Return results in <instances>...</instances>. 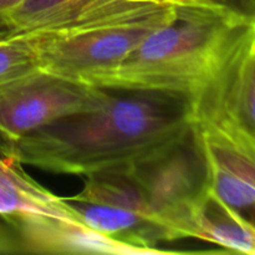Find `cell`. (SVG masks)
<instances>
[{
	"label": "cell",
	"instance_id": "cell-5",
	"mask_svg": "<svg viewBox=\"0 0 255 255\" xmlns=\"http://www.w3.org/2000/svg\"><path fill=\"white\" fill-rule=\"evenodd\" d=\"M129 169L167 241L192 238L194 209L206 192L207 182L191 134Z\"/></svg>",
	"mask_w": 255,
	"mask_h": 255
},
{
	"label": "cell",
	"instance_id": "cell-11",
	"mask_svg": "<svg viewBox=\"0 0 255 255\" xmlns=\"http://www.w3.org/2000/svg\"><path fill=\"white\" fill-rule=\"evenodd\" d=\"M39 70V55L29 34L0 37V85Z\"/></svg>",
	"mask_w": 255,
	"mask_h": 255
},
{
	"label": "cell",
	"instance_id": "cell-3",
	"mask_svg": "<svg viewBox=\"0 0 255 255\" xmlns=\"http://www.w3.org/2000/svg\"><path fill=\"white\" fill-rule=\"evenodd\" d=\"M176 15L166 2L128 21L112 22L70 32H25L35 45L40 70L91 86L94 80L121 64L156 27Z\"/></svg>",
	"mask_w": 255,
	"mask_h": 255
},
{
	"label": "cell",
	"instance_id": "cell-10",
	"mask_svg": "<svg viewBox=\"0 0 255 255\" xmlns=\"http://www.w3.org/2000/svg\"><path fill=\"white\" fill-rule=\"evenodd\" d=\"M192 238L232 253L255 255V222L206 188L193 213Z\"/></svg>",
	"mask_w": 255,
	"mask_h": 255
},
{
	"label": "cell",
	"instance_id": "cell-17",
	"mask_svg": "<svg viewBox=\"0 0 255 255\" xmlns=\"http://www.w3.org/2000/svg\"><path fill=\"white\" fill-rule=\"evenodd\" d=\"M174 1H176V0H174Z\"/></svg>",
	"mask_w": 255,
	"mask_h": 255
},
{
	"label": "cell",
	"instance_id": "cell-1",
	"mask_svg": "<svg viewBox=\"0 0 255 255\" xmlns=\"http://www.w3.org/2000/svg\"><path fill=\"white\" fill-rule=\"evenodd\" d=\"M193 106L163 92L112 91L104 105L2 142L22 164L89 177L138 164L191 134Z\"/></svg>",
	"mask_w": 255,
	"mask_h": 255
},
{
	"label": "cell",
	"instance_id": "cell-2",
	"mask_svg": "<svg viewBox=\"0 0 255 255\" xmlns=\"http://www.w3.org/2000/svg\"><path fill=\"white\" fill-rule=\"evenodd\" d=\"M176 4V15L156 27L91 86L112 91L176 95L193 106L209 89L253 25L223 12Z\"/></svg>",
	"mask_w": 255,
	"mask_h": 255
},
{
	"label": "cell",
	"instance_id": "cell-15",
	"mask_svg": "<svg viewBox=\"0 0 255 255\" xmlns=\"http://www.w3.org/2000/svg\"><path fill=\"white\" fill-rule=\"evenodd\" d=\"M22 0H0V14L12 9V7L16 6Z\"/></svg>",
	"mask_w": 255,
	"mask_h": 255
},
{
	"label": "cell",
	"instance_id": "cell-13",
	"mask_svg": "<svg viewBox=\"0 0 255 255\" xmlns=\"http://www.w3.org/2000/svg\"><path fill=\"white\" fill-rule=\"evenodd\" d=\"M174 2L207 7L244 24L255 25V0H176Z\"/></svg>",
	"mask_w": 255,
	"mask_h": 255
},
{
	"label": "cell",
	"instance_id": "cell-4",
	"mask_svg": "<svg viewBox=\"0 0 255 255\" xmlns=\"http://www.w3.org/2000/svg\"><path fill=\"white\" fill-rule=\"evenodd\" d=\"M65 198L82 223L105 236L142 249L147 255L179 253L157 247L168 241L129 167L86 177L81 191Z\"/></svg>",
	"mask_w": 255,
	"mask_h": 255
},
{
	"label": "cell",
	"instance_id": "cell-7",
	"mask_svg": "<svg viewBox=\"0 0 255 255\" xmlns=\"http://www.w3.org/2000/svg\"><path fill=\"white\" fill-rule=\"evenodd\" d=\"M191 136L203 162L207 189L255 222V154L196 114Z\"/></svg>",
	"mask_w": 255,
	"mask_h": 255
},
{
	"label": "cell",
	"instance_id": "cell-9",
	"mask_svg": "<svg viewBox=\"0 0 255 255\" xmlns=\"http://www.w3.org/2000/svg\"><path fill=\"white\" fill-rule=\"evenodd\" d=\"M32 216L82 223L72 204L30 177L0 141V218L11 226L17 219Z\"/></svg>",
	"mask_w": 255,
	"mask_h": 255
},
{
	"label": "cell",
	"instance_id": "cell-14",
	"mask_svg": "<svg viewBox=\"0 0 255 255\" xmlns=\"http://www.w3.org/2000/svg\"><path fill=\"white\" fill-rule=\"evenodd\" d=\"M22 254L19 237L14 229L0 218V255Z\"/></svg>",
	"mask_w": 255,
	"mask_h": 255
},
{
	"label": "cell",
	"instance_id": "cell-8",
	"mask_svg": "<svg viewBox=\"0 0 255 255\" xmlns=\"http://www.w3.org/2000/svg\"><path fill=\"white\" fill-rule=\"evenodd\" d=\"M10 227L19 237L22 254L147 255L79 222L32 216L17 219Z\"/></svg>",
	"mask_w": 255,
	"mask_h": 255
},
{
	"label": "cell",
	"instance_id": "cell-16",
	"mask_svg": "<svg viewBox=\"0 0 255 255\" xmlns=\"http://www.w3.org/2000/svg\"><path fill=\"white\" fill-rule=\"evenodd\" d=\"M133 1H143V2H174V0H133Z\"/></svg>",
	"mask_w": 255,
	"mask_h": 255
},
{
	"label": "cell",
	"instance_id": "cell-6",
	"mask_svg": "<svg viewBox=\"0 0 255 255\" xmlns=\"http://www.w3.org/2000/svg\"><path fill=\"white\" fill-rule=\"evenodd\" d=\"M110 90L39 71L0 85V141L14 142L50 124L97 109Z\"/></svg>",
	"mask_w": 255,
	"mask_h": 255
},
{
	"label": "cell",
	"instance_id": "cell-12",
	"mask_svg": "<svg viewBox=\"0 0 255 255\" xmlns=\"http://www.w3.org/2000/svg\"><path fill=\"white\" fill-rule=\"evenodd\" d=\"M71 0H22L0 14V37L29 32L47 15Z\"/></svg>",
	"mask_w": 255,
	"mask_h": 255
}]
</instances>
